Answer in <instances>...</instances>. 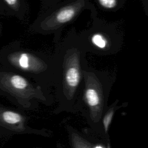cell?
<instances>
[{
	"instance_id": "cell-3",
	"label": "cell",
	"mask_w": 148,
	"mask_h": 148,
	"mask_svg": "<svg viewBox=\"0 0 148 148\" xmlns=\"http://www.w3.org/2000/svg\"><path fill=\"white\" fill-rule=\"evenodd\" d=\"M85 5V1L79 0L63 7L54 15V23L56 24H62L71 21L83 10Z\"/></svg>"
},
{
	"instance_id": "cell-5",
	"label": "cell",
	"mask_w": 148,
	"mask_h": 148,
	"mask_svg": "<svg viewBox=\"0 0 148 148\" xmlns=\"http://www.w3.org/2000/svg\"><path fill=\"white\" fill-rule=\"evenodd\" d=\"M71 138L73 148H90V144L77 134L72 132Z\"/></svg>"
},
{
	"instance_id": "cell-6",
	"label": "cell",
	"mask_w": 148,
	"mask_h": 148,
	"mask_svg": "<svg viewBox=\"0 0 148 148\" xmlns=\"http://www.w3.org/2000/svg\"><path fill=\"white\" fill-rule=\"evenodd\" d=\"M91 42L94 45L101 49H105L108 45L107 39L102 34L99 33H97L92 35Z\"/></svg>"
},
{
	"instance_id": "cell-11",
	"label": "cell",
	"mask_w": 148,
	"mask_h": 148,
	"mask_svg": "<svg viewBox=\"0 0 148 148\" xmlns=\"http://www.w3.org/2000/svg\"><path fill=\"white\" fill-rule=\"evenodd\" d=\"M5 2H6V3H8L9 5H14L17 1H16V0H6V1H5Z\"/></svg>"
},
{
	"instance_id": "cell-12",
	"label": "cell",
	"mask_w": 148,
	"mask_h": 148,
	"mask_svg": "<svg viewBox=\"0 0 148 148\" xmlns=\"http://www.w3.org/2000/svg\"><path fill=\"white\" fill-rule=\"evenodd\" d=\"M94 148H103V147H102L101 146H96Z\"/></svg>"
},
{
	"instance_id": "cell-10",
	"label": "cell",
	"mask_w": 148,
	"mask_h": 148,
	"mask_svg": "<svg viewBox=\"0 0 148 148\" xmlns=\"http://www.w3.org/2000/svg\"><path fill=\"white\" fill-rule=\"evenodd\" d=\"M19 64L21 67L23 68H27L28 67V57L25 54H23L19 58Z\"/></svg>"
},
{
	"instance_id": "cell-1",
	"label": "cell",
	"mask_w": 148,
	"mask_h": 148,
	"mask_svg": "<svg viewBox=\"0 0 148 148\" xmlns=\"http://www.w3.org/2000/svg\"><path fill=\"white\" fill-rule=\"evenodd\" d=\"M85 87L83 98L87 106L91 120L97 122L100 120L103 108V95L102 85L93 73L84 72Z\"/></svg>"
},
{
	"instance_id": "cell-8",
	"label": "cell",
	"mask_w": 148,
	"mask_h": 148,
	"mask_svg": "<svg viewBox=\"0 0 148 148\" xmlns=\"http://www.w3.org/2000/svg\"><path fill=\"white\" fill-rule=\"evenodd\" d=\"M114 110L113 108H110L108 112L107 113L105 114L103 119V127H104V129L106 132H108L109 127L110 124V123L112 120L113 115H114Z\"/></svg>"
},
{
	"instance_id": "cell-2",
	"label": "cell",
	"mask_w": 148,
	"mask_h": 148,
	"mask_svg": "<svg viewBox=\"0 0 148 148\" xmlns=\"http://www.w3.org/2000/svg\"><path fill=\"white\" fill-rule=\"evenodd\" d=\"M80 53L74 50L67 57L64 72V86L68 97H73L81 80Z\"/></svg>"
},
{
	"instance_id": "cell-7",
	"label": "cell",
	"mask_w": 148,
	"mask_h": 148,
	"mask_svg": "<svg viewBox=\"0 0 148 148\" xmlns=\"http://www.w3.org/2000/svg\"><path fill=\"white\" fill-rule=\"evenodd\" d=\"M10 82L12 86L17 89H24L28 85L27 80L19 75H13L11 77Z\"/></svg>"
},
{
	"instance_id": "cell-4",
	"label": "cell",
	"mask_w": 148,
	"mask_h": 148,
	"mask_svg": "<svg viewBox=\"0 0 148 148\" xmlns=\"http://www.w3.org/2000/svg\"><path fill=\"white\" fill-rule=\"evenodd\" d=\"M2 117L5 122L10 124H17L20 122L22 119L20 114L11 111H6L3 112Z\"/></svg>"
},
{
	"instance_id": "cell-9",
	"label": "cell",
	"mask_w": 148,
	"mask_h": 148,
	"mask_svg": "<svg viewBox=\"0 0 148 148\" xmlns=\"http://www.w3.org/2000/svg\"><path fill=\"white\" fill-rule=\"evenodd\" d=\"M97 2L101 7L107 9L114 8L118 2L116 0H98Z\"/></svg>"
}]
</instances>
